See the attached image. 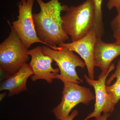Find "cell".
I'll return each instance as SVG.
<instances>
[{
    "label": "cell",
    "instance_id": "1",
    "mask_svg": "<svg viewBox=\"0 0 120 120\" xmlns=\"http://www.w3.org/2000/svg\"><path fill=\"white\" fill-rule=\"evenodd\" d=\"M41 8L38 13L32 15L36 33L39 39L53 49H59L56 45L69 39L63 30L61 12L66 11L68 6L62 5L58 0L47 2L36 0Z\"/></svg>",
    "mask_w": 120,
    "mask_h": 120
},
{
    "label": "cell",
    "instance_id": "2",
    "mask_svg": "<svg viewBox=\"0 0 120 120\" xmlns=\"http://www.w3.org/2000/svg\"><path fill=\"white\" fill-rule=\"evenodd\" d=\"M61 16L62 27L72 42L85 37L94 28L95 13L94 0H86L76 7H68Z\"/></svg>",
    "mask_w": 120,
    "mask_h": 120
},
{
    "label": "cell",
    "instance_id": "3",
    "mask_svg": "<svg viewBox=\"0 0 120 120\" xmlns=\"http://www.w3.org/2000/svg\"><path fill=\"white\" fill-rule=\"evenodd\" d=\"M8 23L11 31L8 37L0 45V69L11 76L26 63L30 57L28 49Z\"/></svg>",
    "mask_w": 120,
    "mask_h": 120
},
{
    "label": "cell",
    "instance_id": "4",
    "mask_svg": "<svg viewBox=\"0 0 120 120\" xmlns=\"http://www.w3.org/2000/svg\"><path fill=\"white\" fill-rule=\"evenodd\" d=\"M59 79L63 82L64 86L61 92V101L52 110L57 120H63L67 118L72 110L78 104L82 103L88 105L91 101L95 99L94 94L90 88L62 78Z\"/></svg>",
    "mask_w": 120,
    "mask_h": 120
},
{
    "label": "cell",
    "instance_id": "5",
    "mask_svg": "<svg viewBox=\"0 0 120 120\" xmlns=\"http://www.w3.org/2000/svg\"><path fill=\"white\" fill-rule=\"evenodd\" d=\"M59 49H53L48 46L42 47V52L45 55L50 57L56 62L60 71L57 79H64L68 82L79 84L83 80L78 76L76 68H84L86 64L71 50L60 47Z\"/></svg>",
    "mask_w": 120,
    "mask_h": 120
},
{
    "label": "cell",
    "instance_id": "6",
    "mask_svg": "<svg viewBox=\"0 0 120 120\" xmlns=\"http://www.w3.org/2000/svg\"><path fill=\"white\" fill-rule=\"evenodd\" d=\"M35 0H26L17 4L19 8L18 19L12 22L11 26L27 49L33 44H45L38 38L32 17V10Z\"/></svg>",
    "mask_w": 120,
    "mask_h": 120
},
{
    "label": "cell",
    "instance_id": "7",
    "mask_svg": "<svg viewBox=\"0 0 120 120\" xmlns=\"http://www.w3.org/2000/svg\"><path fill=\"white\" fill-rule=\"evenodd\" d=\"M114 68L115 65L112 64L109 70L106 72H101L97 80L90 79L86 75H84L87 83L94 89L95 101L94 111L82 120H88L93 117L98 118L102 112L110 113L113 112L116 104L106 92V82L109 74Z\"/></svg>",
    "mask_w": 120,
    "mask_h": 120
},
{
    "label": "cell",
    "instance_id": "8",
    "mask_svg": "<svg viewBox=\"0 0 120 120\" xmlns=\"http://www.w3.org/2000/svg\"><path fill=\"white\" fill-rule=\"evenodd\" d=\"M28 54L31 56L29 64L34 72L31 78L32 81L43 79L51 83L53 79H57L60 69L52 67L53 60L50 57L43 53L42 47L38 46L28 50Z\"/></svg>",
    "mask_w": 120,
    "mask_h": 120
},
{
    "label": "cell",
    "instance_id": "9",
    "mask_svg": "<svg viewBox=\"0 0 120 120\" xmlns=\"http://www.w3.org/2000/svg\"><path fill=\"white\" fill-rule=\"evenodd\" d=\"M97 36L94 29L92 28L85 37L78 41L71 43L63 42L58 47L66 48L78 54L83 60L87 68L88 77L94 79L95 65L94 52Z\"/></svg>",
    "mask_w": 120,
    "mask_h": 120
},
{
    "label": "cell",
    "instance_id": "10",
    "mask_svg": "<svg viewBox=\"0 0 120 120\" xmlns=\"http://www.w3.org/2000/svg\"><path fill=\"white\" fill-rule=\"evenodd\" d=\"M120 55V44L107 43L101 39L97 38L94 48V58L95 67L102 72L109 70L112 61Z\"/></svg>",
    "mask_w": 120,
    "mask_h": 120
},
{
    "label": "cell",
    "instance_id": "11",
    "mask_svg": "<svg viewBox=\"0 0 120 120\" xmlns=\"http://www.w3.org/2000/svg\"><path fill=\"white\" fill-rule=\"evenodd\" d=\"M34 75V72L30 64L26 63L14 75L1 82L0 90L8 91L9 97L27 91V80Z\"/></svg>",
    "mask_w": 120,
    "mask_h": 120
},
{
    "label": "cell",
    "instance_id": "12",
    "mask_svg": "<svg viewBox=\"0 0 120 120\" xmlns=\"http://www.w3.org/2000/svg\"><path fill=\"white\" fill-rule=\"evenodd\" d=\"M106 92L116 105L120 100V60H118L116 71L106 82Z\"/></svg>",
    "mask_w": 120,
    "mask_h": 120
},
{
    "label": "cell",
    "instance_id": "13",
    "mask_svg": "<svg viewBox=\"0 0 120 120\" xmlns=\"http://www.w3.org/2000/svg\"><path fill=\"white\" fill-rule=\"evenodd\" d=\"M102 0H94L95 13V21L94 28L97 38L101 39L105 34V28L101 9Z\"/></svg>",
    "mask_w": 120,
    "mask_h": 120
},
{
    "label": "cell",
    "instance_id": "14",
    "mask_svg": "<svg viewBox=\"0 0 120 120\" xmlns=\"http://www.w3.org/2000/svg\"><path fill=\"white\" fill-rule=\"evenodd\" d=\"M117 12V15L110 23L113 37L116 39V41L120 39V8Z\"/></svg>",
    "mask_w": 120,
    "mask_h": 120
},
{
    "label": "cell",
    "instance_id": "15",
    "mask_svg": "<svg viewBox=\"0 0 120 120\" xmlns=\"http://www.w3.org/2000/svg\"><path fill=\"white\" fill-rule=\"evenodd\" d=\"M107 7L109 11L115 8L117 11L120 8V0H109L107 3Z\"/></svg>",
    "mask_w": 120,
    "mask_h": 120
},
{
    "label": "cell",
    "instance_id": "16",
    "mask_svg": "<svg viewBox=\"0 0 120 120\" xmlns=\"http://www.w3.org/2000/svg\"><path fill=\"white\" fill-rule=\"evenodd\" d=\"M79 113V112L77 110H74L72 111L70 115L63 120H73L76 116H78Z\"/></svg>",
    "mask_w": 120,
    "mask_h": 120
},
{
    "label": "cell",
    "instance_id": "17",
    "mask_svg": "<svg viewBox=\"0 0 120 120\" xmlns=\"http://www.w3.org/2000/svg\"><path fill=\"white\" fill-rule=\"evenodd\" d=\"M110 116V113H104L103 115H101L98 118H96L95 120H107V118Z\"/></svg>",
    "mask_w": 120,
    "mask_h": 120
},
{
    "label": "cell",
    "instance_id": "18",
    "mask_svg": "<svg viewBox=\"0 0 120 120\" xmlns=\"http://www.w3.org/2000/svg\"><path fill=\"white\" fill-rule=\"evenodd\" d=\"M6 94H7L6 92H4V93L1 94L0 95V99L1 101H2L4 98L6 96Z\"/></svg>",
    "mask_w": 120,
    "mask_h": 120
},
{
    "label": "cell",
    "instance_id": "19",
    "mask_svg": "<svg viewBox=\"0 0 120 120\" xmlns=\"http://www.w3.org/2000/svg\"><path fill=\"white\" fill-rule=\"evenodd\" d=\"M115 42L116 43H117V44H120V39L117 40V41H116Z\"/></svg>",
    "mask_w": 120,
    "mask_h": 120
},
{
    "label": "cell",
    "instance_id": "20",
    "mask_svg": "<svg viewBox=\"0 0 120 120\" xmlns=\"http://www.w3.org/2000/svg\"><path fill=\"white\" fill-rule=\"evenodd\" d=\"M26 0H21V1H20V2H23L24 1H26Z\"/></svg>",
    "mask_w": 120,
    "mask_h": 120
}]
</instances>
